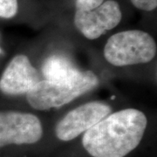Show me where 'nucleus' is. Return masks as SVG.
<instances>
[{
    "label": "nucleus",
    "mask_w": 157,
    "mask_h": 157,
    "mask_svg": "<svg viewBox=\"0 0 157 157\" xmlns=\"http://www.w3.org/2000/svg\"><path fill=\"white\" fill-rule=\"evenodd\" d=\"M44 79L52 82H70L80 78L85 72L78 70L71 59L63 55L49 57L42 65Z\"/></svg>",
    "instance_id": "6e6552de"
},
{
    "label": "nucleus",
    "mask_w": 157,
    "mask_h": 157,
    "mask_svg": "<svg viewBox=\"0 0 157 157\" xmlns=\"http://www.w3.org/2000/svg\"><path fill=\"white\" fill-rule=\"evenodd\" d=\"M37 69L27 57L19 54L14 57L0 78V91L7 95L27 94L40 81Z\"/></svg>",
    "instance_id": "0eeeda50"
},
{
    "label": "nucleus",
    "mask_w": 157,
    "mask_h": 157,
    "mask_svg": "<svg viewBox=\"0 0 157 157\" xmlns=\"http://www.w3.org/2000/svg\"><path fill=\"white\" fill-rule=\"evenodd\" d=\"M147 124L138 109L113 113L85 132L82 145L94 157H124L140 144Z\"/></svg>",
    "instance_id": "f257e3e1"
},
{
    "label": "nucleus",
    "mask_w": 157,
    "mask_h": 157,
    "mask_svg": "<svg viewBox=\"0 0 157 157\" xmlns=\"http://www.w3.org/2000/svg\"><path fill=\"white\" fill-rule=\"evenodd\" d=\"M99 79L92 71H86L80 78L70 82L40 80L26 94L30 106L37 110L61 107L94 88Z\"/></svg>",
    "instance_id": "7ed1b4c3"
},
{
    "label": "nucleus",
    "mask_w": 157,
    "mask_h": 157,
    "mask_svg": "<svg viewBox=\"0 0 157 157\" xmlns=\"http://www.w3.org/2000/svg\"><path fill=\"white\" fill-rule=\"evenodd\" d=\"M112 112L111 107L103 101H92L67 113L57 124L56 136L68 141L85 133Z\"/></svg>",
    "instance_id": "39448f33"
},
{
    "label": "nucleus",
    "mask_w": 157,
    "mask_h": 157,
    "mask_svg": "<svg viewBox=\"0 0 157 157\" xmlns=\"http://www.w3.org/2000/svg\"><path fill=\"white\" fill-rule=\"evenodd\" d=\"M134 6L142 11H154L157 6V0H130Z\"/></svg>",
    "instance_id": "9d476101"
},
{
    "label": "nucleus",
    "mask_w": 157,
    "mask_h": 157,
    "mask_svg": "<svg viewBox=\"0 0 157 157\" xmlns=\"http://www.w3.org/2000/svg\"><path fill=\"white\" fill-rule=\"evenodd\" d=\"M104 2V0H77L76 10H91L96 8Z\"/></svg>",
    "instance_id": "9b49d317"
},
{
    "label": "nucleus",
    "mask_w": 157,
    "mask_h": 157,
    "mask_svg": "<svg viewBox=\"0 0 157 157\" xmlns=\"http://www.w3.org/2000/svg\"><path fill=\"white\" fill-rule=\"evenodd\" d=\"M17 0H0V17L11 18L17 12Z\"/></svg>",
    "instance_id": "1a4fd4ad"
},
{
    "label": "nucleus",
    "mask_w": 157,
    "mask_h": 157,
    "mask_svg": "<svg viewBox=\"0 0 157 157\" xmlns=\"http://www.w3.org/2000/svg\"><path fill=\"white\" fill-rule=\"evenodd\" d=\"M121 19L119 4L114 0H107L91 10H76L74 25L86 39H96L116 27Z\"/></svg>",
    "instance_id": "423d86ee"
},
{
    "label": "nucleus",
    "mask_w": 157,
    "mask_h": 157,
    "mask_svg": "<svg viewBox=\"0 0 157 157\" xmlns=\"http://www.w3.org/2000/svg\"><path fill=\"white\" fill-rule=\"evenodd\" d=\"M156 44L147 33L131 30L111 36L104 47V57L115 67L151 61L156 54Z\"/></svg>",
    "instance_id": "f03ea898"
},
{
    "label": "nucleus",
    "mask_w": 157,
    "mask_h": 157,
    "mask_svg": "<svg viewBox=\"0 0 157 157\" xmlns=\"http://www.w3.org/2000/svg\"><path fill=\"white\" fill-rule=\"evenodd\" d=\"M43 135L39 119L32 113L0 112V147L10 144H33Z\"/></svg>",
    "instance_id": "20e7f679"
}]
</instances>
